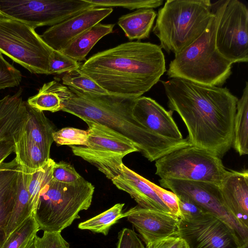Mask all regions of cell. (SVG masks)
<instances>
[{
    "mask_svg": "<svg viewBox=\"0 0 248 248\" xmlns=\"http://www.w3.org/2000/svg\"><path fill=\"white\" fill-rule=\"evenodd\" d=\"M241 248H248V243L243 245Z\"/></svg>",
    "mask_w": 248,
    "mask_h": 248,
    "instance_id": "44",
    "label": "cell"
},
{
    "mask_svg": "<svg viewBox=\"0 0 248 248\" xmlns=\"http://www.w3.org/2000/svg\"><path fill=\"white\" fill-rule=\"evenodd\" d=\"M20 168L15 158L0 165V245L15 204Z\"/></svg>",
    "mask_w": 248,
    "mask_h": 248,
    "instance_id": "20",
    "label": "cell"
},
{
    "mask_svg": "<svg viewBox=\"0 0 248 248\" xmlns=\"http://www.w3.org/2000/svg\"><path fill=\"white\" fill-rule=\"evenodd\" d=\"M177 196L180 214L179 218L188 220L208 213L190 199L181 196Z\"/></svg>",
    "mask_w": 248,
    "mask_h": 248,
    "instance_id": "38",
    "label": "cell"
},
{
    "mask_svg": "<svg viewBox=\"0 0 248 248\" xmlns=\"http://www.w3.org/2000/svg\"><path fill=\"white\" fill-rule=\"evenodd\" d=\"M91 7H94L86 0H0V15L35 29L54 26Z\"/></svg>",
    "mask_w": 248,
    "mask_h": 248,
    "instance_id": "10",
    "label": "cell"
},
{
    "mask_svg": "<svg viewBox=\"0 0 248 248\" xmlns=\"http://www.w3.org/2000/svg\"><path fill=\"white\" fill-rule=\"evenodd\" d=\"M218 51L232 64L248 61V9L238 0H224L216 31Z\"/></svg>",
    "mask_w": 248,
    "mask_h": 248,
    "instance_id": "11",
    "label": "cell"
},
{
    "mask_svg": "<svg viewBox=\"0 0 248 248\" xmlns=\"http://www.w3.org/2000/svg\"><path fill=\"white\" fill-rule=\"evenodd\" d=\"M26 107L28 116L24 130L49 159L50 148L54 141L53 134L55 131L54 127L43 111L31 107L27 102Z\"/></svg>",
    "mask_w": 248,
    "mask_h": 248,
    "instance_id": "21",
    "label": "cell"
},
{
    "mask_svg": "<svg viewBox=\"0 0 248 248\" xmlns=\"http://www.w3.org/2000/svg\"><path fill=\"white\" fill-rule=\"evenodd\" d=\"M61 110L83 121L104 125L130 140L150 161L191 144L188 139L172 140L160 136L137 121L132 108L137 98L111 94L85 93L58 83Z\"/></svg>",
    "mask_w": 248,
    "mask_h": 248,
    "instance_id": "2",
    "label": "cell"
},
{
    "mask_svg": "<svg viewBox=\"0 0 248 248\" xmlns=\"http://www.w3.org/2000/svg\"><path fill=\"white\" fill-rule=\"evenodd\" d=\"M225 206L248 234V171L229 170L219 185Z\"/></svg>",
    "mask_w": 248,
    "mask_h": 248,
    "instance_id": "17",
    "label": "cell"
},
{
    "mask_svg": "<svg viewBox=\"0 0 248 248\" xmlns=\"http://www.w3.org/2000/svg\"><path fill=\"white\" fill-rule=\"evenodd\" d=\"M38 231L39 227L31 215L8 235L0 245V248H26Z\"/></svg>",
    "mask_w": 248,
    "mask_h": 248,
    "instance_id": "29",
    "label": "cell"
},
{
    "mask_svg": "<svg viewBox=\"0 0 248 248\" xmlns=\"http://www.w3.org/2000/svg\"><path fill=\"white\" fill-rule=\"evenodd\" d=\"M62 80L63 85L83 93L92 94H109L79 69L65 73Z\"/></svg>",
    "mask_w": 248,
    "mask_h": 248,
    "instance_id": "30",
    "label": "cell"
},
{
    "mask_svg": "<svg viewBox=\"0 0 248 248\" xmlns=\"http://www.w3.org/2000/svg\"><path fill=\"white\" fill-rule=\"evenodd\" d=\"M21 80L20 71L6 61L0 52V90L18 86Z\"/></svg>",
    "mask_w": 248,
    "mask_h": 248,
    "instance_id": "35",
    "label": "cell"
},
{
    "mask_svg": "<svg viewBox=\"0 0 248 248\" xmlns=\"http://www.w3.org/2000/svg\"><path fill=\"white\" fill-rule=\"evenodd\" d=\"M111 7H91L51 26L40 35L53 50L61 51L72 40L110 15Z\"/></svg>",
    "mask_w": 248,
    "mask_h": 248,
    "instance_id": "14",
    "label": "cell"
},
{
    "mask_svg": "<svg viewBox=\"0 0 248 248\" xmlns=\"http://www.w3.org/2000/svg\"><path fill=\"white\" fill-rule=\"evenodd\" d=\"M88 131L74 127H64L53 134L54 141L61 145L85 146Z\"/></svg>",
    "mask_w": 248,
    "mask_h": 248,
    "instance_id": "33",
    "label": "cell"
},
{
    "mask_svg": "<svg viewBox=\"0 0 248 248\" xmlns=\"http://www.w3.org/2000/svg\"><path fill=\"white\" fill-rule=\"evenodd\" d=\"M14 152L17 163L32 171L43 166L48 159L24 130L15 142Z\"/></svg>",
    "mask_w": 248,
    "mask_h": 248,
    "instance_id": "25",
    "label": "cell"
},
{
    "mask_svg": "<svg viewBox=\"0 0 248 248\" xmlns=\"http://www.w3.org/2000/svg\"><path fill=\"white\" fill-rule=\"evenodd\" d=\"M94 7H121L129 10L156 8L163 0H86Z\"/></svg>",
    "mask_w": 248,
    "mask_h": 248,
    "instance_id": "32",
    "label": "cell"
},
{
    "mask_svg": "<svg viewBox=\"0 0 248 248\" xmlns=\"http://www.w3.org/2000/svg\"><path fill=\"white\" fill-rule=\"evenodd\" d=\"M81 177L74 166L68 163L62 161L54 164L52 178L55 181L69 184L75 182Z\"/></svg>",
    "mask_w": 248,
    "mask_h": 248,
    "instance_id": "36",
    "label": "cell"
},
{
    "mask_svg": "<svg viewBox=\"0 0 248 248\" xmlns=\"http://www.w3.org/2000/svg\"><path fill=\"white\" fill-rule=\"evenodd\" d=\"M94 189L82 177L69 184L52 178L41 190L32 213L39 230L61 232L90 207Z\"/></svg>",
    "mask_w": 248,
    "mask_h": 248,
    "instance_id": "6",
    "label": "cell"
},
{
    "mask_svg": "<svg viewBox=\"0 0 248 248\" xmlns=\"http://www.w3.org/2000/svg\"><path fill=\"white\" fill-rule=\"evenodd\" d=\"M57 80L44 84L38 93L29 97L27 103L31 107L40 111L52 112L61 110V101L57 92Z\"/></svg>",
    "mask_w": 248,
    "mask_h": 248,
    "instance_id": "28",
    "label": "cell"
},
{
    "mask_svg": "<svg viewBox=\"0 0 248 248\" xmlns=\"http://www.w3.org/2000/svg\"><path fill=\"white\" fill-rule=\"evenodd\" d=\"M53 50L34 28L0 15V52L31 73L48 75Z\"/></svg>",
    "mask_w": 248,
    "mask_h": 248,
    "instance_id": "8",
    "label": "cell"
},
{
    "mask_svg": "<svg viewBox=\"0 0 248 248\" xmlns=\"http://www.w3.org/2000/svg\"><path fill=\"white\" fill-rule=\"evenodd\" d=\"M79 69L108 93L135 98L149 91L166 71L160 46L140 41L98 52Z\"/></svg>",
    "mask_w": 248,
    "mask_h": 248,
    "instance_id": "3",
    "label": "cell"
},
{
    "mask_svg": "<svg viewBox=\"0 0 248 248\" xmlns=\"http://www.w3.org/2000/svg\"><path fill=\"white\" fill-rule=\"evenodd\" d=\"M33 242L35 248H70L61 232L44 231L42 237L36 235Z\"/></svg>",
    "mask_w": 248,
    "mask_h": 248,
    "instance_id": "37",
    "label": "cell"
},
{
    "mask_svg": "<svg viewBox=\"0 0 248 248\" xmlns=\"http://www.w3.org/2000/svg\"><path fill=\"white\" fill-rule=\"evenodd\" d=\"M156 16L153 9H138L121 16L118 24L130 40L139 41L149 37Z\"/></svg>",
    "mask_w": 248,
    "mask_h": 248,
    "instance_id": "24",
    "label": "cell"
},
{
    "mask_svg": "<svg viewBox=\"0 0 248 248\" xmlns=\"http://www.w3.org/2000/svg\"><path fill=\"white\" fill-rule=\"evenodd\" d=\"M232 146L240 155L248 154V83L246 82L243 93L238 100L233 121Z\"/></svg>",
    "mask_w": 248,
    "mask_h": 248,
    "instance_id": "26",
    "label": "cell"
},
{
    "mask_svg": "<svg viewBox=\"0 0 248 248\" xmlns=\"http://www.w3.org/2000/svg\"><path fill=\"white\" fill-rule=\"evenodd\" d=\"M114 26L98 23L75 38L60 52L78 62L85 60L96 43L112 32Z\"/></svg>",
    "mask_w": 248,
    "mask_h": 248,
    "instance_id": "23",
    "label": "cell"
},
{
    "mask_svg": "<svg viewBox=\"0 0 248 248\" xmlns=\"http://www.w3.org/2000/svg\"><path fill=\"white\" fill-rule=\"evenodd\" d=\"M178 236L188 248H241L247 244L226 223L210 213L188 220L179 218Z\"/></svg>",
    "mask_w": 248,
    "mask_h": 248,
    "instance_id": "12",
    "label": "cell"
},
{
    "mask_svg": "<svg viewBox=\"0 0 248 248\" xmlns=\"http://www.w3.org/2000/svg\"><path fill=\"white\" fill-rule=\"evenodd\" d=\"M15 140L3 141L0 142V165L15 149Z\"/></svg>",
    "mask_w": 248,
    "mask_h": 248,
    "instance_id": "42",
    "label": "cell"
},
{
    "mask_svg": "<svg viewBox=\"0 0 248 248\" xmlns=\"http://www.w3.org/2000/svg\"><path fill=\"white\" fill-rule=\"evenodd\" d=\"M140 233L146 246L168 237L178 235L179 218L170 213L148 209L138 205L123 213Z\"/></svg>",
    "mask_w": 248,
    "mask_h": 248,
    "instance_id": "15",
    "label": "cell"
},
{
    "mask_svg": "<svg viewBox=\"0 0 248 248\" xmlns=\"http://www.w3.org/2000/svg\"><path fill=\"white\" fill-rule=\"evenodd\" d=\"M26 248H35L33 240L29 243Z\"/></svg>",
    "mask_w": 248,
    "mask_h": 248,
    "instance_id": "43",
    "label": "cell"
},
{
    "mask_svg": "<svg viewBox=\"0 0 248 248\" xmlns=\"http://www.w3.org/2000/svg\"><path fill=\"white\" fill-rule=\"evenodd\" d=\"M213 16L210 0H167L158 10L153 32L161 48L175 55L200 36Z\"/></svg>",
    "mask_w": 248,
    "mask_h": 248,
    "instance_id": "5",
    "label": "cell"
},
{
    "mask_svg": "<svg viewBox=\"0 0 248 248\" xmlns=\"http://www.w3.org/2000/svg\"><path fill=\"white\" fill-rule=\"evenodd\" d=\"M224 0L212 3L214 16L194 42L174 55L169 65V78H178L211 86L222 87L232 74V63L216 46V31Z\"/></svg>",
    "mask_w": 248,
    "mask_h": 248,
    "instance_id": "4",
    "label": "cell"
},
{
    "mask_svg": "<svg viewBox=\"0 0 248 248\" xmlns=\"http://www.w3.org/2000/svg\"><path fill=\"white\" fill-rule=\"evenodd\" d=\"M80 65L79 62L53 50L49 58L48 75H59L78 69Z\"/></svg>",
    "mask_w": 248,
    "mask_h": 248,
    "instance_id": "34",
    "label": "cell"
},
{
    "mask_svg": "<svg viewBox=\"0 0 248 248\" xmlns=\"http://www.w3.org/2000/svg\"><path fill=\"white\" fill-rule=\"evenodd\" d=\"M55 163L50 158L43 166L32 173L29 186V198L32 213L37 205L41 190L52 179V168Z\"/></svg>",
    "mask_w": 248,
    "mask_h": 248,
    "instance_id": "31",
    "label": "cell"
},
{
    "mask_svg": "<svg viewBox=\"0 0 248 248\" xmlns=\"http://www.w3.org/2000/svg\"><path fill=\"white\" fill-rule=\"evenodd\" d=\"M116 248H145V247L134 230L124 228L118 233Z\"/></svg>",
    "mask_w": 248,
    "mask_h": 248,
    "instance_id": "39",
    "label": "cell"
},
{
    "mask_svg": "<svg viewBox=\"0 0 248 248\" xmlns=\"http://www.w3.org/2000/svg\"><path fill=\"white\" fill-rule=\"evenodd\" d=\"M88 126L85 146H70L74 155L92 164L112 180L121 172L123 158L138 149L127 138L100 124L84 121Z\"/></svg>",
    "mask_w": 248,
    "mask_h": 248,
    "instance_id": "9",
    "label": "cell"
},
{
    "mask_svg": "<svg viewBox=\"0 0 248 248\" xmlns=\"http://www.w3.org/2000/svg\"><path fill=\"white\" fill-rule=\"evenodd\" d=\"M159 182L162 187L170 189L177 196L190 199L207 212L222 220L235 232L244 244L248 243V234L240 227L225 206L219 185L166 178H160Z\"/></svg>",
    "mask_w": 248,
    "mask_h": 248,
    "instance_id": "13",
    "label": "cell"
},
{
    "mask_svg": "<svg viewBox=\"0 0 248 248\" xmlns=\"http://www.w3.org/2000/svg\"><path fill=\"white\" fill-rule=\"evenodd\" d=\"M22 92L21 89L0 100V142L16 141L24 129L28 112Z\"/></svg>",
    "mask_w": 248,
    "mask_h": 248,
    "instance_id": "19",
    "label": "cell"
},
{
    "mask_svg": "<svg viewBox=\"0 0 248 248\" xmlns=\"http://www.w3.org/2000/svg\"><path fill=\"white\" fill-rule=\"evenodd\" d=\"M155 100L140 96L135 100L132 115L144 127L155 134L170 139L182 140L183 136L172 115Z\"/></svg>",
    "mask_w": 248,
    "mask_h": 248,
    "instance_id": "16",
    "label": "cell"
},
{
    "mask_svg": "<svg viewBox=\"0 0 248 248\" xmlns=\"http://www.w3.org/2000/svg\"><path fill=\"white\" fill-rule=\"evenodd\" d=\"M20 166L18 189L15 204L4 230V240L24 220L32 215L29 204V186L34 171Z\"/></svg>",
    "mask_w": 248,
    "mask_h": 248,
    "instance_id": "22",
    "label": "cell"
},
{
    "mask_svg": "<svg viewBox=\"0 0 248 248\" xmlns=\"http://www.w3.org/2000/svg\"><path fill=\"white\" fill-rule=\"evenodd\" d=\"M161 179L206 182L219 185L229 170L221 158L207 149L190 144L155 161Z\"/></svg>",
    "mask_w": 248,
    "mask_h": 248,
    "instance_id": "7",
    "label": "cell"
},
{
    "mask_svg": "<svg viewBox=\"0 0 248 248\" xmlns=\"http://www.w3.org/2000/svg\"><path fill=\"white\" fill-rule=\"evenodd\" d=\"M161 83L168 107L181 118L190 143L223 157L233 144L237 97L226 87L184 78H171Z\"/></svg>",
    "mask_w": 248,
    "mask_h": 248,
    "instance_id": "1",
    "label": "cell"
},
{
    "mask_svg": "<svg viewBox=\"0 0 248 248\" xmlns=\"http://www.w3.org/2000/svg\"><path fill=\"white\" fill-rule=\"evenodd\" d=\"M119 189L129 194L142 208L171 213L155 191L152 182L127 167L124 164L121 173L111 180Z\"/></svg>",
    "mask_w": 248,
    "mask_h": 248,
    "instance_id": "18",
    "label": "cell"
},
{
    "mask_svg": "<svg viewBox=\"0 0 248 248\" xmlns=\"http://www.w3.org/2000/svg\"><path fill=\"white\" fill-rule=\"evenodd\" d=\"M145 248H188L186 241L178 235L168 237L152 242Z\"/></svg>",
    "mask_w": 248,
    "mask_h": 248,
    "instance_id": "41",
    "label": "cell"
},
{
    "mask_svg": "<svg viewBox=\"0 0 248 248\" xmlns=\"http://www.w3.org/2000/svg\"><path fill=\"white\" fill-rule=\"evenodd\" d=\"M124 205V203H117L100 214L80 223L78 228L107 235L111 226L123 218Z\"/></svg>",
    "mask_w": 248,
    "mask_h": 248,
    "instance_id": "27",
    "label": "cell"
},
{
    "mask_svg": "<svg viewBox=\"0 0 248 248\" xmlns=\"http://www.w3.org/2000/svg\"><path fill=\"white\" fill-rule=\"evenodd\" d=\"M152 186L157 196L163 203L169 208L172 214L179 218L180 214L178 207V198L176 195L153 183H152Z\"/></svg>",
    "mask_w": 248,
    "mask_h": 248,
    "instance_id": "40",
    "label": "cell"
}]
</instances>
